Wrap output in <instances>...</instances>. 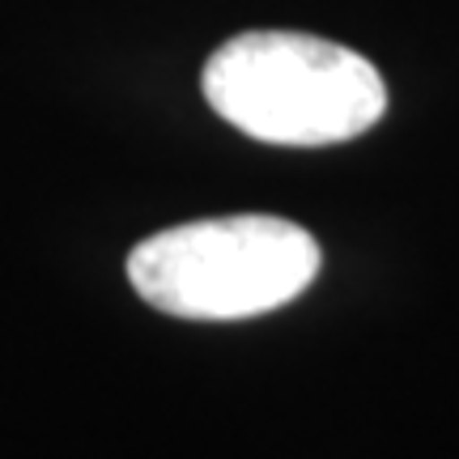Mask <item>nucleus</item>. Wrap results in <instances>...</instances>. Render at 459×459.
Masks as SVG:
<instances>
[{"label": "nucleus", "instance_id": "f03ea898", "mask_svg": "<svg viewBox=\"0 0 459 459\" xmlns=\"http://www.w3.org/2000/svg\"><path fill=\"white\" fill-rule=\"evenodd\" d=\"M319 243L298 221L268 213L204 217L132 247L128 281L175 319H255L294 302L319 277Z\"/></svg>", "mask_w": 459, "mask_h": 459}, {"label": "nucleus", "instance_id": "f257e3e1", "mask_svg": "<svg viewBox=\"0 0 459 459\" xmlns=\"http://www.w3.org/2000/svg\"><path fill=\"white\" fill-rule=\"evenodd\" d=\"M200 85L230 128L264 145H341L387 111V85L366 56L294 30L234 34L209 56Z\"/></svg>", "mask_w": 459, "mask_h": 459}]
</instances>
